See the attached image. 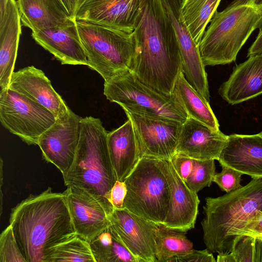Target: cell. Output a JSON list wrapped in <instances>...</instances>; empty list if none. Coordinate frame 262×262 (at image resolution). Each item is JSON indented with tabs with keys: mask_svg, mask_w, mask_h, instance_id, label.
<instances>
[{
	"mask_svg": "<svg viewBox=\"0 0 262 262\" xmlns=\"http://www.w3.org/2000/svg\"><path fill=\"white\" fill-rule=\"evenodd\" d=\"M135 50L129 70L146 85L170 95L182 72L179 43L160 0H142L133 32Z\"/></svg>",
	"mask_w": 262,
	"mask_h": 262,
	"instance_id": "obj_1",
	"label": "cell"
},
{
	"mask_svg": "<svg viewBox=\"0 0 262 262\" xmlns=\"http://www.w3.org/2000/svg\"><path fill=\"white\" fill-rule=\"evenodd\" d=\"M9 225L27 262H48L57 246L77 235L65 192L49 187L12 208Z\"/></svg>",
	"mask_w": 262,
	"mask_h": 262,
	"instance_id": "obj_2",
	"label": "cell"
},
{
	"mask_svg": "<svg viewBox=\"0 0 262 262\" xmlns=\"http://www.w3.org/2000/svg\"><path fill=\"white\" fill-rule=\"evenodd\" d=\"M107 134L99 118H82L75 159L63 178L66 186L82 188L95 196L110 216L114 209L110 193L117 179L110 155Z\"/></svg>",
	"mask_w": 262,
	"mask_h": 262,
	"instance_id": "obj_3",
	"label": "cell"
},
{
	"mask_svg": "<svg viewBox=\"0 0 262 262\" xmlns=\"http://www.w3.org/2000/svg\"><path fill=\"white\" fill-rule=\"evenodd\" d=\"M257 29H262V0H233L223 11H216L198 45L205 66L234 61Z\"/></svg>",
	"mask_w": 262,
	"mask_h": 262,
	"instance_id": "obj_4",
	"label": "cell"
},
{
	"mask_svg": "<svg viewBox=\"0 0 262 262\" xmlns=\"http://www.w3.org/2000/svg\"><path fill=\"white\" fill-rule=\"evenodd\" d=\"M203 209L201 225L207 249L218 254L231 252L241 224L256 210L262 211V178H253L223 195L206 198Z\"/></svg>",
	"mask_w": 262,
	"mask_h": 262,
	"instance_id": "obj_5",
	"label": "cell"
},
{
	"mask_svg": "<svg viewBox=\"0 0 262 262\" xmlns=\"http://www.w3.org/2000/svg\"><path fill=\"white\" fill-rule=\"evenodd\" d=\"M124 182L127 194L123 208L162 224L170 199L168 159L141 157Z\"/></svg>",
	"mask_w": 262,
	"mask_h": 262,
	"instance_id": "obj_6",
	"label": "cell"
},
{
	"mask_svg": "<svg viewBox=\"0 0 262 262\" xmlns=\"http://www.w3.org/2000/svg\"><path fill=\"white\" fill-rule=\"evenodd\" d=\"M88 67L105 81L130 69L135 50L133 32L75 20Z\"/></svg>",
	"mask_w": 262,
	"mask_h": 262,
	"instance_id": "obj_7",
	"label": "cell"
},
{
	"mask_svg": "<svg viewBox=\"0 0 262 262\" xmlns=\"http://www.w3.org/2000/svg\"><path fill=\"white\" fill-rule=\"evenodd\" d=\"M104 95L124 111L184 123L188 117L178 99L160 93L140 81L129 70L104 81Z\"/></svg>",
	"mask_w": 262,
	"mask_h": 262,
	"instance_id": "obj_8",
	"label": "cell"
},
{
	"mask_svg": "<svg viewBox=\"0 0 262 262\" xmlns=\"http://www.w3.org/2000/svg\"><path fill=\"white\" fill-rule=\"evenodd\" d=\"M47 108L9 88L0 91L2 125L28 145H37L40 136L55 122Z\"/></svg>",
	"mask_w": 262,
	"mask_h": 262,
	"instance_id": "obj_9",
	"label": "cell"
},
{
	"mask_svg": "<svg viewBox=\"0 0 262 262\" xmlns=\"http://www.w3.org/2000/svg\"><path fill=\"white\" fill-rule=\"evenodd\" d=\"M82 118L70 108L56 119L54 123L39 137L38 142L43 158L53 164L63 177L71 168L80 138Z\"/></svg>",
	"mask_w": 262,
	"mask_h": 262,
	"instance_id": "obj_10",
	"label": "cell"
},
{
	"mask_svg": "<svg viewBox=\"0 0 262 262\" xmlns=\"http://www.w3.org/2000/svg\"><path fill=\"white\" fill-rule=\"evenodd\" d=\"M174 29L179 43L182 72L187 82L202 96L209 94L207 74L198 46L194 41L184 20L181 0H160Z\"/></svg>",
	"mask_w": 262,
	"mask_h": 262,
	"instance_id": "obj_11",
	"label": "cell"
},
{
	"mask_svg": "<svg viewBox=\"0 0 262 262\" xmlns=\"http://www.w3.org/2000/svg\"><path fill=\"white\" fill-rule=\"evenodd\" d=\"M125 113L133 124L137 139L140 158L152 157L169 159L176 153L182 124Z\"/></svg>",
	"mask_w": 262,
	"mask_h": 262,
	"instance_id": "obj_12",
	"label": "cell"
},
{
	"mask_svg": "<svg viewBox=\"0 0 262 262\" xmlns=\"http://www.w3.org/2000/svg\"><path fill=\"white\" fill-rule=\"evenodd\" d=\"M109 218L124 245L139 262H157L156 236L160 224L125 208L114 209Z\"/></svg>",
	"mask_w": 262,
	"mask_h": 262,
	"instance_id": "obj_13",
	"label": "cell"
},
{
	"mask_svg": "<svg viewBox=\"0 0 262 262\" xmlns=\"http://www.w3.org/2000/svg\"><path fill=\"white\" fill-rule=\"evenodd\" d=\"M142 0H80L74 19L133 32Z\"/></svg>",
	"mask_w": 262,
	"mask_h": 262,
	"instance_id": "obj_14",
	"label": "cell"
},
{
	"mask_svg": "<svg viewBox=\"0 0 262 262\" xmlns=\"http://www.w3.org/2000/svg\"><path fill=\"white\" fill-rule=\"evenodd\" d=\"M64 191L77 235L90 242L111 224L98 199L82 188L70 185Z\"/></svg>",
	"mask_w": 262,
	"mask_h": 262,
	"instance_id": "obj_15",
	"label": "cell"
},
{
	"mask_svg": "<svg viewBox=\"0 0 262 262\" xmlns=\"http://www.w3.org/2000/svg\"><path fill=\"white\" fill-rule=\"evenodd\" d=\"M8 88L43 106L56 119L70 109L43 72L33 66L14 72Z\"/></svg>",
	"mask_w": 262,
	"mask_h": 262,
	"instance_id": "obj_16",
	"label": "cell"
},
{
	"mask_svg": "<svg viewBox=\"0 0 262 262\" xmlns=\"http://www.w3.org/2000/svg\"><path fill=\"white\" fill-rule=\"evenodd\" d=\"M31 35L62 64L88 66L75 19L58 27L32 32Z\"/></svg>",
	"mask_w": 262,
	"mask_h": 262,
	"instance_id": "obj_17",
	"label": "cell"
},
{
	"mask_svg": "<svg viewBox=\"0 0 262 262\" xmlns=\"http://www.w3.org/2000/svg\"><path fill=\"white\" fill-rule=\"evenodd\" d=\"M228 136L188 117L182 124L176 153L197 160H218Z\"/></svg>",
	"mask_w": 262,
	"mask_h": 262,
	"instance_id": "obj_18",
	"label": "cell"
},
{
	"mask_svg": "<svg viewBox=\"0 0 262 262\" xmlns=\"http://www.w3.org/2000/svg\"><path fill=\"white\" fill-rule=\"evenodd\" d=\"M21 18L15 0H0V87L8 89L17 57Z\"/></svg>",
	"mask_w": 262,
	"mask_h": 262,
	"instance_id": "obj_19",
	"label": "cell"
},
{
	"mask_svg": "<svg viewBox=\"0 0 262 262\" xmlns=\"http://www.w3.org/2000/svg\"><path fill=\"white\" fill-rule=\"evenodd\" d=\"M217 161L252 179L262 178V136L259 133L228 136Z\"/></svg>",
	"mask_w": 262,
	"mask_h": 262,
	"instance_id": "obj_20",
	"label": "cell"
},
{
	"mask_svg": "<svg viewBox=\"0 0 262 262\" xmlns=\"http://www.w3.org/2000/svg\"><path fill=\"white\" fill-rule=\"evenodd\" d=\"M170 199L168 212L162 225L186 233L194 227L200 200L179 177L168 159Z\"/></svg>",
	"mask_w": 262,
	"mask_h": 262,
	"instance_id": "obj_21",
	"label": "cell"
},
{
	"mask_svg": "<svg viewBox=\"0 0 262 262\" xmlns=\"http://www.w3.org/2000/svg\"><path fill=\"white\" fill-rule=\"evenodd\" d=\"M230 104H238L262 94V53L249 56L237 65L228 79L219 89Z\"/></svg>",
	"mask_w": 262,
	"mask_h": 262,
	"instance_id": "obj_22",
	"label": "cell"
},
{
	"mask_svg": "<svg viewBox=\"0 0 262 262\" xmlns=\"http://www.w3.org/2000/svg\"><path fill=\"white\" fill-rule=\"evenodd\" d=\"M107 144L117 180L124 181L140 158L137 139L129 119L108 133Z\"/></svg>",
	"mask_w": 262,
	"mask_h": 262,
	"instance_id": "obj_23",
	"label": "cell"
},
{
	"mask_svg": "<svg viewBox=\"0 0 262 262\" xmlns=\"http://www.w3.org/2000/svg\"><path fill=\"white\" fill-rule=\"evenodd\" d=\"M21 22L32 32L61 26L72 19L60 0H17Z\"/></svg>",
	"mask_w": 262,
	"mask_h": 262,
	"instance_id": "obj_24",
	"label": "cell"
},
{
	"mask_svg": "<svg viewBox=\"0 0 262 262\" xmlns=\"http://www.w3.org/2000/svg\"><path fill=\"white\" fill-rule=\"evenodd\" d=\"M173 93L188 117L202 122L213 130H220L218 120L209 102L187 82L182 72L176 82Z\"/></svg>",
	"mask_w": 262,
	"mask_h": 262,
	"instance_id": "obj_25",
	"label": "cell"
},
{
	"mask_svg": "<svg viewBox=\"0 0 262 262\" xmlns=\"http://www.w3.org/2000/svg\"><path fill=\"white\" fill-rule=\"evenodd\" d=\"M90 245L96 262H139L111 224Z\"/></svg>",
	"mask_w": 262,
	"mask_h": 262,
	"instance_id": "obj_26",
	"label": "cell"
},
{
	"mask_svg": "<svg viewBox=\"0 0 262 262\" xmlns=\"http://www.w3.org/2000/svg\"><path fill=\"white\" fill-rule=\"evenodd\" d=\"M221 0H181V13L198 46Z\"/></svg>",
	"mask_w": 262,
	"mask_h": 262,
	"instance_id": "obj_27",
	"label": "cell"
},
{
	"mask_svg": "<svg viewBox=\"0 0 262 262\" xmlns=\"http://www.w3.org/2000/svg\"><path fill=\"white\" fill-rule=\"evenodd\" d=\"M157 262H169L171 258L184 255L192 250L193 244L185 233L160 224L156 236Z\"/></svg>",
	"mask_w": 262,
	"mask_h": 262,
	"instance_id": "obj_28",
	"label": "cell"
},
{
	"mask_svg": "<svg viewBox=\"0 0 262 262\" xmlns=\"http://www.w3.org/2000/svg\"><path fill=\"white\" fill-rule=\"evenodd\" d=\"M96 262L90 243L78 235L57 246L48 262Z\"/></svg>",
	"mask_w": 262,
	"mask_h": 262,
	"instance_id": "obj_29",
	"label": "cell"
},
{
	"mask_svg": "<svg viewBox=\"0 0 262 262\" xmlns=\"http://www.w3.org/2000/svg\"><path fill=\"white\" fill-rule=\"evenodd\" d=\"M214 160L193 159V169L185 182L190 189L197 193L203 188L211 185L216 173Z\"/></svg>",
	"mask_w": 262,
	"mask_h": 262,
	"instance_id": "obj_30",
	"label": "cell"
},
{
	"mask_svg": "<svg viewBox=\"0 0 262 262\" xmlns=\"http://www.w3.org/2000/svg\"><path fill=\"white\" fill-rule=\"evenodd\" d=\"M0 262H27L18 248L10 225L0 236Z\"/></svg>",
	"mask_w": 262,
	"mask_h": 262,
	"instance_id": "obj_31",
	"label": "cell"
},
{
	"mask_svg": "<svg viewBox=\"0 0 262 262\" xmlns=\"http://www.w3.org/2000/svg\"><path fill=\"white\" fill-rule=\"evenodd\" d=\"M222 171L215 173L213 182L215 183L220 189L228 193L242 187L241 177L243 173L224 165H221Z\"/></svg>",
	"mask_w": 262,
	"mask_h": 262,
	"instance_id": "obj_32",
	"label": "cell"
},
{
	"mask_svg": "<svg viewBox=\"0 0 262 262\" xmlns=\"http://www.w3.org/2000/svg\"><path fill=\"white\" fill-rule=\"evenodd\" d=\"M255 238L250 236H242L233 243L231 253L236 262H254Z\"/></svg>",
	"mask_w": 262,
	"mask_h": 262,
	"instance_id": "obj_33",
	"label": "cell"
},
{
	"mask_svg": "<svg viewBox=\"0 0 262 262\" xmlns=\"http://www.w3.org/2000/svg\"><path fill=\"white\" fill-rule=\"evenodd\" d=\"M245 235L262 240V211L256 210L241 224L235 233L234 242Z\"/></svg>",
	"mask_w": 262,
	"mask_h": 262,
	"instance_id": "obj_34",
	"label": "cell"
},
{
	"mask_svg": "<svg viewBox=\"0 0 262 262\" xmlns=\"http://www.w3.org/2000/svg\"><path fill=\"white\" fill-rule=\"evenodd\" d=\"M169 160L179 177L185 182L193 169V159L176 153Z\"/></svg>",
	"mask_w": 262,
	"mask_h": 262,
	"instance_id": "obj_35",
	"label": "cell"
},
{
	"mask_svg": "<svg viewBox=\"0 0 262 262\" xmlns=\"http://www.w3.org/2000/svg\"><path fill=\"white\" fill-rule=\"evenodd\" d=\"M212 253L207 248L203 250L193 249L184 255L174 257L169 262H215Z\"/></svg>",
	"mask_w": 262,
	"mask_h": 262,
	"instance_id": "obj_36",
	"label": "cell"
},
{
	"mask_svg": "<svg viewBox=\"0 0 262 262\" xmlns=\"http://www.w3.org/2000/svg\"><path fill=\"white\" fill-rule=\"evenodd\" d=\"M127 194V187L124 181L117 180L112 187L109 200L114 209H122Z\"/></svg>",
	"mask_w": 262,
	"mask_h": 262,
	"instance_id": "obj_37",
	"label": "cell"
},
{
	"mask_svg": "<svg viewBox=\"0 0 262 262\" xmlns=\"http://www.w3.org/2000/svg\"><path fill=\"white\" fill-rule=\"evenodd\" d=\"M262 53V29L259 33L251 47L248 51L247 56Z\"/></svg>",
	"mask_w": 262,
	"mask_h": 262,
	"instance_id": "obj_38",
	"label": "cell"
},
{
	"mask_svg": "<svg viewBox=\"0 0 262 262\" xmlns=\"http://www.w3.org/2000/svg\"><path fill=\"white\" fill-rule=\"evenodd\" d=\"M64 6L70 17L74 19V15L80 0H60Z\"/></svg>",
	"mask_w": 262,
	"mask_h": 262,
	"instance_id": "obj_39",
	"label": "cell"
},
{
	"mask_svg": "<svg viewBox=\"0 0 262 262\" xmlns=\"http://www.w3.org/2000/svg\"><path fill=\"white\" fill-rule=\"evenodd\" d=\"M254 262H262V240L255 238Z\"/></svg>",
	"mask_w": 262,
	"mask_h": 262,
	"instance_id": "obj_40",
	"label": "cell"
},
{
	"mask_svg": "<svg viewBox=\"0 0 262 262\" xmlns=\"http://www.w3.org/2000/svg\"><path fill=\"white\" fill-rule=\"evenodd\" d=\"M217 262H236L233 255L231 252L219 253L216 259Z\"/></svg>",
	"mask_w": 262,
	"mask_h": 262,
	"instance_id": "obj_41",
	"label": "cell"
},
{
	"mask_svg": "<svg viewBox=\"0 0 262 262\" xmlns=\"http://www.w3.org/2000/svg\"><path fill=\"white\" fill-rule=\"evenodd\" d=\"M259 134L262 136V132L259 133Z\"/></svg>",
	"mask_w": 262,
	"mask_h": 262,
	"instance_id": "obj_42",
	"label": "cell"
}]
</instances>
